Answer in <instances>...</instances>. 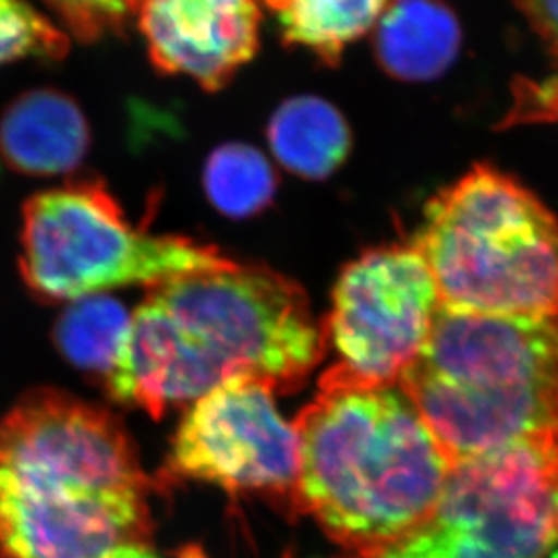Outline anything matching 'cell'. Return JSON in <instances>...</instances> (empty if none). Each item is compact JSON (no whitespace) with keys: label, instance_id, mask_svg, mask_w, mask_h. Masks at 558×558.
I'll return each instance as SVG.
<instances>
[{"label":"cell","instance_id":"obj_10","mask_svg":"<svg viewBox=\"0 0 558 558\" xmlns=\"http://www.w3.org/2000/svg\"><path fill=\"white\" fill-rule=\"evenodd\" d=\"M138 27L163 75L220 92L259 48L256 0H142Z\"/></svg>","mask_w":558,"mask_h":558},{"label":"cell","instance_id":"obj_13","mask_svg":"<svg viewBox=\"0 0 558 558\" xmlns=\"http://www.w3.org/2000/svg\"><path fill=\"white\" fill-rule=\"evenodd\" d=\"M276 160L295 177L323 180L350 155L352 131L332 104L312 95L281 104L267 128Z\"/></svg>","mask_w":558,"mask_h":558},{"label":"cell","instance_id":"obj_3","mask_svg":"<svg viewBox=\"0 0 558 558\" xmlns=\"http://www.w3.org/2000/svg\"><path fill=\"white\" fill-rule=\"evenodd\" d=\"M294 426L295 511L354 558L399 543L439 505L450 462L401 388L319 385Z\"/></svg>","mask_w":558,"mask_h":558},{"label":"cell","instance_id":"obj_7","mask_svg":"<svg viewBox=\"0 0 558 558\" xmlns=\"http://www.w3.org/2000/svg\"><path fill=\"white\" fill-rule=\"evenodd\" d=\"M558 543V435L451 468L417 530L368 558H544Z\"/></svg>","mask_w":558,"mask_h":558},{"label":"cell","instance_id":"obj_5","mask_svg":"<svg viewBox=\"0 0 558 558\" xmlns=\"http://www.w3.org/2000/svg\"><path fill=\"white\" fill-rule=\"evenodd\" d=\"M417 248L440 305L557 316L558 218L510 174L475 166L424 207Z\"/></svg>","mask_w":558,"mask_h":558},{"label":"cell","instance_id":"obj_18","mask_svg":"<svg viewBox=\"0 0 558 558\" xmlns=\"http://www.w3.org/2000/svg\"><path fill=\"white\" fill-rule=\"evenodd\" d=\"M81 43L120 35L138 13L142 0H44Z\"/></svg>","mask_w":558,"mask_h":558},{"label":"cell","instance_id":"obj_16","mask_svg":"<svg viewBox=\"0 0 558 558\" xmlns=\"http://www.w3.org/2000/svg\"><path fill=\"white\" fill-rule=\"evenodd\" d=\"M205 191L216 209L231 218L264 210L276 194V174L256 147L240 142L221 145L205 163Z\"/></svg>","mask_w":558,"mask_h":558},{"label":"cell","instance_id":"obj_14","mask_svg":"<svg viewBox=\"0 0 558 558\" xmlns=\"http://www.w3.org/2000/svg\"><path fill=\"white\" fill-rule=\"evenodd\" d=\"M278 22L287 46L338 65L344 49L372 32L393 0H256Z\"/></svg>","mask_w":558,"mask_h":558},{"label":"cell","instance_id":"obj_6","mask_svg":"<svg viewBox=\"0 0 558 558\" xmlns=\"http://www.w3.org/2000/svg\"><path fill=\"white\" fill-rule=\"evenodd\" d=\"M234 265L189 238L138 231L98 178L35 194L22 210L21 275L44 303H71L128 284L156 287Z\"/></svg>","mask_w":558,"mask_h":558},{"label":"cell","instance_id":"obj_9","mask_svg":"<svg viewBox=\"0 0 558 558\" xmlns=\"http://www.w3.org/2000/svg\"><path fill=\"white\" fill-rule=\"evenodd\" d=\"M275 393L267 383L234 379L198 399L178 426L167 473L295 510L300 440L279 415Z\"/></svg>","mask_w":558,"mask_h":558},{"label":"cell","instance_id":"obj_4","mask_svg":"<svg viewBox=\"0 0 558 558\" xmlns=\"http://www.w3.org/2000/svg\"><path fill=\"white\" fill-rule=\"evenodd\" d=\"M399 388L451 468L558 435V314L495 316L440 305Z\"/></svg>","mask_w":558,"mask_h":558},{"label":"cell","instance_id":"obj_19","mask_svg":"<svg viewBox=\"0 0 558 558\" xmlns=\"http://www.w3.org/2000/svg\"><path fill=\"white\" fill-rule=\"evenodd\" d=\"M538 120H558V78H551L544 84L526 82L521 92H517L515 108L508 122L515 124Z\"/></svg>","mask_w":558,"mask_h":558},{"label":"cell","instance_id":"obj_1","mask_svg":"<svg viewBox=\"0 0 558 558\" xmlns=\"http://www.w3.org/2000/svg\"><path fill=\"white\" fill-rule=\"evenodd\" d=\"M325 352L305 292L267 267L236 264L153 287L106 390L160 418L234 379L298 390Z\"/></svg>","mask_w":558,"mask_h":558},{"label":"cell","instance_id":"obj_8","mask_svg":"<svg viewBox=\"0 0 558 558\" xmlns=\"http://www.w3.org/2000/svg\"><path fill=\"white\" fill-rule=\"evenodd\" d=\"M439 290L414 245L374 248L339 276L323 327L336 363L319 385L396 387L428 341Z\"/></svg>","mask_w":558,"mask_h":558},{"label":"cell","instance_id":"obj_20","mask_svg":"<svg viewBox=\"0 0 558 558\" xmlns=\"http://www.w3.org/2000/svg\"><path fill=\"white\" fill-rule=\"evenodd\" d=\"M558 62V0H515Z\"/></svg>","mask_w":558,"mask_h":558},{"label":"cell","instance_id":"obj_12","mask_svg":"<svg viewBox=\"0 0 558 558\" xmlns=\"http://www.w3.org/2000/svg\"><path fill=\"white\" fill-rule=\"evenodd\" d=\"M372 32L377 62L398 81H434L461 48L459 21L440 0H393Z\"/></svg>","mask_w":558,"mask_h":558},{"label":"cell","instance_id":"obj_21","mask_svg":"<svg viewBox=\"0 0 558 558\" xmlns=\"http://www.w3.org/2000/svg\"><path fill=\"white\" fill-rule=\"evenodd\" d=\"M106 558H161L156 555L147 543H130L122 544L119 548H114Z\"/></svg>","mask_w":558,"mask_h":558},{"label":"cell","instance_id":"obj_2","mask_svg":"<svg viewBox=\"0 0 558 558\" xmlns=\"http://www.w3.org/2000/svg\"><path fill=\"white\" fill-rule=\"evenodd\" d=\"M147 494L108 410L38 388L0 418V558H106L147 543Z\"/></svg>","mask_w":558,"mask_h":558},{"label":"cell","instance_id":"obj_17","mask_svg":"<svg viewBox=\"0 0 558 558\" xmlns=\"http://www.w3.org/2000/svg\"><path fill=\"white\" fill-rule=\"evenodd\" d=\"M70 38L29 0H0V65L64 59Z\"/></svg>","mask_w":558,"mask_h":558},{"label":"cell","instance_id":"obj_15","mask_svg":"<svg viewBox=\"0 0 558 558\" xmlns=\"http://www.w3.org/2000/svg\"><path fill=\"white\" fill-rule=\"evenodd\" d=\"M130 323L120 301L102 294L82 298L71 301L54 323V344L71 365L106 381L119 360Z\"/></svg>","mask_w":558,"mask_h":558},{"label":"cell","instance_id":"obj_11","mask_svg":"<svg viewBox=\"0 0 558 558\" xmlns=\"http://www.w3.org/2000/svg\"><path fill=\"white\" fill-rule=\"evenodd\" d=\"M92 131L75 98L51 89L22 93L0 117V155L26 177H59L86 158Z\"/></svg>","mask_w":558,"mask_h":558}]
</instances>
